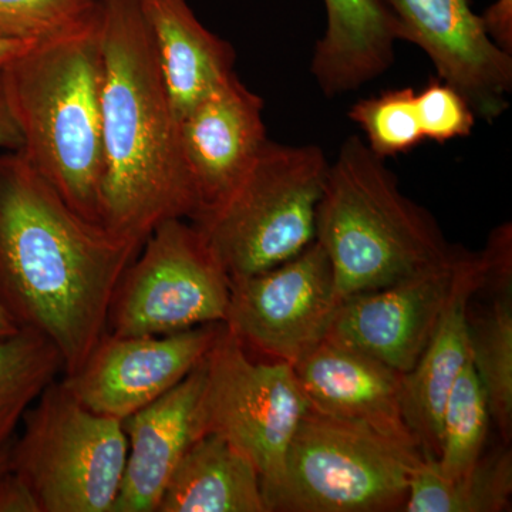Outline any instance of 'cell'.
I'll use <instances>...</instances> for the list:
<instances>
[{
	"label": "cell",
	"mask_w": 512,
	"mask_h": 512,
	"mask_svg": "<svg viewBox=\"0 0 512 512\" xmlns=\"http://www.w3.org/2000/svg\"><path fill=\"white\" fill-rule=\"evenodd\" d=\"M157 512H268L251 460L218 434H202L174 468Z\"/></svg>",
	"instance_id": "obj_20"
},
{
	"label": "cell",
	"mask_w": 512,
	"mask_h": 512,
	"mask_svg": "<svg viewBox=\"0 0 512 512\" xmlns=\"http://www.w3.org/2000/svg\"><path fill=\"white\" fill-rule=\"evenodd\" d=\"M204 382L205 359L170 392L121 421L127 458L111 512H157L178 461L202 436L200 400Z\"/></svg>",
	"instance_id": "obj_16"
},
{
	"label": "cell",
	"mask_w": 512,
	"mask_h": 512,
	"mask_svg": "<svg viewBox=\"0 0 512 512\" xmlns=\"http://www.w3.org/2000/svg\"><path fill=\"white\" fill-rule=\"evenodd\" d=\"M10 468L30 484L42 512H111L127 458L121 420L86 409L53 382L22 420Z\"/></svg>",
	"instance_id": "obj_7"
},
{
	"label": "cell",
	"mask_w": 512,
	"mask_h": 512,
	"mask_svg": "<svg viewBox=\"0 0 512 512\" xmlns=\"http://www.w3.org/2000/svg\"><path fill=\"white\" fill-rule=\"evenodd\" d=\"M483 284L481 254L461 248L453 286L436 329L416 365L402 376L404 423L426 460L439 456L444 406L471 360L468 306Z\"/></svg>",
	"instance_id": "obj_15"
},
{
	"label": "cell",
	"mask_w": 512,
	"mask_h": 512,
	"mask_svg": "<svg viewBox=\"0 0 512 512\" xmlns=\"http://www.w3.org/2000/svg\"><path fill=\"white\" fill-rule=\"evenodd\" d=\"M315 241L342 301L416 274L453 249L430 212L400 191L384 158L357 136L346 138L329 164Z\"/></svg>",
	"instance_id": "obj_4"
},
{
	"label": "cell",
	"mask_w": 512,
	"mask_h": 512,
	"mask_svg": "<svg viewBox=\"0 0 512 512\" xmlns=\"http://www.w3.org/2000/svg\"><path fill=\"white\" fill-rule=\"evenodd\" d=\"M101 221L143 244L198 214L180 123L136 0H110L101 22Z\"/></svg>",
	"instance_id": "obj_2"
},
{
	"label": "cell",
	"mask_w": 512,
	"mask_h": 512,
	"mask_svg": "<svg viewBox=\"0 0 512 512\" xmlns=\"http://www.w3.org/2000/svg\"><path fill=\"white\" fill-rule=\"evenodd\" d=\"M402 40L429 56L441 82L456 89L477 119L503 116L512 92V56L485 33L468 0H384Z\"/></svg>",
	"instance_id": "obj_12"
},
{
	"label": "cell",
	"mask_w": 512,
	"mask_h": 512,
	"mask_svg": "<svg viewBox=\"0 0 512 512\" xmlns=\"http://www.w3.org/2000/svg\"><path fill=\"white\" fill-rule=\"evenodd\" d=\"M292 367L311 409L416 443L403 419L402 373L328 338Z\"/></svg>",
	"instance_id": "obj_17"
},
{
	"label": "cell",
	"mask_w": 512,
	"mask_h": 512,
	"mask_svg": "<svg viewBox=\"0 0 512 512\" xmlns=\"http://www.w3.org/2000/svg\"><path fill=\"white\" fill-rule=\"evenodd\" d=\"M328 25L313 50L311 72L328 97L353 92L382 76L402 40L384 0H325Z\"/></svg>",
	"instance_id": "obj_19"
},
{
	"label": "cell",
	"mask_w": 512,
	"mask_h": 512,
	"mask_svg": "<svg viewBox=\"0 0 512 512\" xmlns=\"http://www.w3.org/2000/svg\"><path fill=\"white\" fill-rule=\"evenodd\" d=\"M329 164L318 146L268 140L234 191L192 222L229 279L274 268L315 241Z\"/></svg>",
	"instance_id": "obj_6"
},
{
	"label": "cell",
	"mask_w": 512,
	"mask_h": 512,
	"mask_svg": "<svg viewBox=\"0 0 512 512\" xmlns=\"http://www.w3.org/2000/svg\"><path fill=\"white\" fill-rule=\"evenodd\" d=\"M32 46L35 45L33 43L16 42V40L0 39V70Z\"/></svg>",
	"instance_id": "obj_31"
},
{
	"label": "cell",
	"mask_w": 512,
	"mask_h": 512,
	"mask_svg": "<svg viewBox=\"0 0 512 512\" xmlns=\"http://www.w3.org/2000/svg\"><path fill=\"white\" fill-rule=\"evenodd\" d=\"M420 447L360 421L309 407L289 444L285 474L266 497L268 512L403 510Z\"/></svg>",
	"instance_id": "obj_5"
},
{
	"label": "cell",
	"mask_w": 512,
	"mask_h": 512,
	"mask_svg": "<svg viewBox=\"0 0 512 512\" xmlns=\"http://www.w3.org/2000/svg\"><path fill=\"white\" fill-rule=\"evenodd\" d=\"M22 146L18 127L10 114L5 94H3L2 80H0V153L3 151H18Z\"/></svg>",
	"instance_id": "obj_30"
},
{
	"label": "cell",
	"mask_w": 512,
	"mask_h": 512,
	"mask_svg": "<svg viewBox=\"0 0 512 512\" xmlns=\"http://www.w3.org/2000/svg\"><path fill=\"white\" fill-rule=\"evenodd\" d=\"M222 330L224 323H211L158 336L106 333L62 384L86 409L123 421L183 382Z\"/></svg>",
	"instance_id": "obj_11"
},
{
	"label": "cell",
	"mask_w": 512,
	"mask_h": 512,
	"mask_svg": "<svg viewBox=\"0 0 512 512\" xmlns=\"http://www.w3.org/2000/svg\"><path fill=\"white\" fill-rule=\"evenodd\" d=\"M177 119L235 74L234 47L205 28L188 0H136Z\"/></svg>",
	"instance_id": "obj_18"
},
{
	"label": "cell",
	"mask_w": 512,
	"mask_h": 512,
	"mask_svg": "<svg viewBox=\"0 0 512 512\" xmlns=\"http://www.w3.org/2000/svg\"><path fill=\"white\" fill-rule=\"evenodd\" d=\"M141 242L73 210L18 151L0 153V301L73 375L109 329Z\"/></svg>",
	"instance_id": "obj_1"
},
{
	"label": "cell",
	"mask_w": 512,
	"mask_h": 512,
	"mask_svg": "<svg viewBox=\"0 0 512 512\" xmlns=\"http://www.w3.org/2000/svg\"><path fill=\"white\" fill-rule=\"evenodd\" d=\"M0 512H42L33 488L12 468L0 477Z\"/></svg>",
	"instance_id": "obj_28"
},
{
	"label": "cell",
	"mask_w": 512,
	"mask_h": 512,
	"mask_svg": "<svg viewBox=\"0 0 512 512\" xmlns=\"http://www.w3.org/2000/svg\"><path fill=\"white\" fill-rule=\"evenodd\" d=\"M511 497L512 451L504 444L456 478L441 476L427 458L414 474L403 511L503 512L510 510Z\"/></svg>",
	"instance_id": "obj_21"
},
{
	"label": "cell",
	"mask_w": 512,
	"mask_h": 512,
	"mask_svg": "<svg viewBox=\"0 0 512 512\" xmlns=\"http://www.w3.org/2000/svg\"><path fill=\"white\" fill-rule=\"evenodd\" d=\"M460 247L437 264L340 303L328 339L410 372L426 349L456 275Z\"/></svg>",
	"instance_id": "obj_13"
},
{
	"label": "cell",
	"mask_w": 512,
	"mask_h": 512,
	"mask_svg": "<svg viewBox=\"0 0 512 512\" xmlns=\"http://www.w3.org/2000/svg\"><path fill=\"white\" fill-rule=\"evenodd\" d=\"M19 329L20 328L16 325L15 320L10 316L8 309H6L3 302L0 301V338L13 335V333L18 332Z\"/></svg>",
	"instance_id": "obj_32"
},
{
	"label": "cell",
	"mask_w": 512,
	"mask_h": 512,
	"mask_svg": "<svg viewBox=\"0 0 512 512\" xmlns=\"http://www.w3.org/2000/svg\"><path fill=\"white\" fill-rule=\"evenodd\" d=\"M340 303L328 255L313 241L274 268L231 279L224 325L247 352L295 365L329 335Z\"/></svg>",
	"instance_id": "obj_10"
},
{
	"label": "cell",
	"mask_w": 512,
	"mask_h": 512,
	"mask_svg": "<svg viewBox=\"0 0 512 512\" xmlns=\"http://www.w3.org/2000/svg\"><path fill=\"white\" fill-rule=\"evenodd\" d=\"M62 370L55 346L35 330L0 338V450L13 443L26 412Z\"/></svg>",
	"instance_id": "obj_23"
},
{
	"label": "cell",
	"mask_w": 512,
	"mask_h": 512,
	"mask_svg": "<svg viewBox=\"0 0 512 512\" xmlns=\"http://www.w3.org/2000/svg\"><path fill=\"white\" fill-rule=\"evenodd\" d=\"M485 33L504 50L512 53V0H495L483 15H480Z\"/></svg>",
	"instance_id": "obj_29"
},
{
	"label": "cell",
	"mask_w": 512,
	"mask_h": 512,
	"mask_svg": "<svg viewBox=\"0 0 512 512\" xmlns=\"http://www.w3.org/2000/svg\"><path fill=\"white\" fill-rule=\"evenodd\" d=\"M100 30L32 46L0 80L20 156L74 211L103 224Z\"/></svg>",
	"instance_id": "obj_3"
},
{
	"label": "cell",
	"mask_w": 512,
	"mask_h": 512,
	"mask_svg": "<svg viewBox=\"0 0 512 512\" xmlns=\"http://www.w3.org/2000/svg\"><path fill=\"white\" fill-rule=\"evenodd\" d=\"M231 279L200 229L184 218L158 225L121 279L109 328L116 336H158L224 323Z\"/></svg>",
	"instance_id": "obj_9"
},
{
	"label": "cell",
	"mask_w": 512,
	"mask_h": 512,
	"mask_svg": "<svg viewBox=\"0 0 512 512\" xmlns=\"http://www.w3.org/2000/svg\"><path fill=\"white\" fill-rule=\"evenodd\" d=\"M416 107L424 138L436 143L468 137L476 126V114L467 100L441 80H431L416 93Z\"/></svg>",
	"instance_id": "obj_27"
},
{
	"label": "cell",
	"mask_w": 512,
	"mask_h": 512,
	"mask_svg": "<svg viewBox=\"0 0 512 512\" xmlns=\"http://www.w3.org/2000/svg\"><path fill=\"white\" fill-rule=\"evenodd\" d=\"M110 0H0V39L55 42L99 28Z\"/></svg>",
	"instance_id": "obj_25"
},
{
	"label": "cell",
	"mask_w": 512,
	"mask_h": 512,
	"mask_svg": "<svg viewBox=\"0 0 512 512\" xmlns=\"http://www.w3.org/2000/svg\"><path fill=\"white\" fill-rule=\"evenodd\" d=\"M12 446V444H10ZM10 446L0 450V477L10 468Z\"/></svg>",
	"instance_id": "obj_33"
},
{
	"label": "cell",
	"mask_w": 512,
	"mask_h": 512,
	"mask_svg": "<svg viewBox=\"0 0 512 512\" xmlns=\"http://www.w3.org/2000/svg\"><path fill=\"white\" fill-rule=\"evenodd\" d=\"M308 410L292 365L256 362L224 325L205 357L201 433L218 434L251 460L265 500L282 483L289 444Z\"/></svg>",
	"instance_id": "obj_8"
},
{
	"label": "cell",
	"mask_w": 512,
	"mask_h": 512,
	"mask_svg": "<svg viewBox=\"0 0 512 512\" xmlns=\"http://www.w3.org/2000/svg\"><path fill=\"white\" fill-rule=\"evenodd\" d=\"M488 303L468 306L471 363L483 384L491 421L510 446L512 437V285L480 289Z\"/></svg>",
	"instance_id": "obj_22"
},
{
	"label": "cell",
	"mask_w": 512,
	"mask_h": 512,
	"mask_svg": "<svg viewBox=\"0 0 512 512\" xmlns=\"http://www.w3.org/2000/svg\"><path fill=\"white\" fill-rule=\"evenodd\" d=\"M491 414L487 394L473 363H467L448 394L441 417L440 451L434 466L456 478L476 466L485 453Z\"/></svg>",
	"instance_id": "obj_24"
},
{
	"label": "cell",
	"mask_w": 512,
	"mask_h": 512,
	"mask_svg": "<svg viewBox=\"0 0 512 512\" xmlns=\"http://www.w3.org/2000/svg\"><path fill=\"white\" fill-rule=\"evenodd\" d=\"M366 134L370 150L382 158L409 153L426 140L417 116L416 92L412 87L389 90L357 101L349 111Z\"/></svg>",
	"instance_id": "obj_26"
},
{
	"label": "cell",
	"mask_w": 512,
	"mask_h": 512,
	"mask_svg": "<svg viewBox=\"0 0 512 512\" xmlns=\"http://www.w3.org/2000/svg\"><path fill=\"white\" fill-rule=\"evenodd\" d=\"M264 101L237 74L178 120L185 165L198 201L197 221L241 183L268 143Z\"/></svg>",
	"instance_id": "obj_14"
}]
</instances>
